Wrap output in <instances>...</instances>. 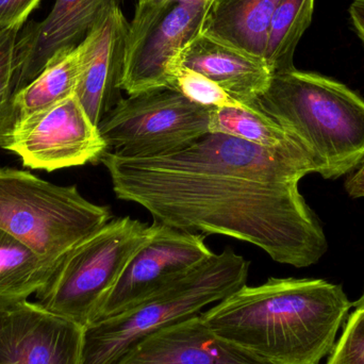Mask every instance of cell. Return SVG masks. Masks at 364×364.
I'll list each match as a JSON object with an SVG mask.
<instances>
[{
  "instance_id": "6da1fadb",
  "label": "cell",
  "mask_w": 364,
  "mask_h": 364,
  "mask_svg": "<svg viewBox=\"0 0 364 364\" xmlns=\"http://www.w3.org/2000/svg\"><path fill=\"white\" fill-rule=\"evenodd\" d=\"M117 198L179 230L252 244L274 261L316 264L327 250L318 218L299 192L316 166L299 143L267 149L207 132L188 146L149 158L105 151Z\"/></svg>"
},
{
  "instance_id": "7a4b0ae2",
  "label": "cell",
  "mask_w": 364,
  "mask_h": 364,
  "mask_svg": "<svg viewBox=\"0 0 364 364\" xmlns=\"http://www.w3.org/2000/svg\"><path fill=\"white\" fill-rule=\"evenodd\" d=\"M353 308L343 288L314 278H269L201 312L220 337L269 364H320Z\"/></svg>"
},
{
  "instance_id": "3957f363",
  "label": "cell",
  "mask_w": 364,
  "mask_h": 364,
  "mask_svg": "<svg viewBox=\"0 0 364 364\" xmlns=\"http://www.w3.org/2000/svg\"><path fill=\"white\" fill-rule=\"evenodd\" d=\"M256 105L301 145L325 179L363 161L364 100L343 83L295 68L274 74Z\"/></svg>"
},
{
  "instance_id": "277c9868",
  "label": "cell",
  "mask_w": 364,
  "mask_h": 364,
  "mask_svg": "<svg viewBox=\"0 0 364 364\" xmlns=\"http://www.w3.org/2000/svg\"><path fill=\"white\" fill-rule=\"evenodd\" d=\"M250 265L226 248L138 305L92 323L83 331L81 364H119L149 336L198 316L245 286Z\"/></svg>"
},
{
  "instance_id": "5b68a950",
  "label": "cell",
  "mask_w": 364,
  "mask_h": 364,
  "mask_svg": "<svg viewBox=\"0 0 364 364\" xmlns=\"http://www.w3.org/2000/svg\"><path fill=\"white\" fill-rule=\"evenodd\" d=\"M111 220L77 186H57L27 171L0 168V229L48 260L60 262Z\"/></svg>"
},
{
  "instance_id": "8992f818",
  "label": "cell",
  "mask_w": 364,
  "mask_h": 364,
  "mask_svg": "<svg viewBox=\"0 0 364 364\" xmlns=\"http://www.w3.org/2000/svg\"><path fill=\"white\" fill-rule=\"evenodd\" d=\"M130 216L111 218L62 258L49 282L36 293L46 311L85 328L98 314L126 265L156 230Z\"/></svg>"
},
{
  "instance_id": "52a82bcc",
  "label": "cell",
  "mask_w": 364,
  "mask_h": 364,
  "mask_svg": "<svg viewBox=\"0 0 364 364\" xmlns=\"http://www.w3.org/2000/svg\"><path fill=\"white\" fill-rule=\"evenodd\" d=\"M212 108L177 90H151L122 98L98 124L107 151L125 158H149L179 151L209 132Z\"/></svg>"
},
{
  "instance_id": "ba28073f",
  "label": "cell",
  "mask_w": 364,
  "mask_h": 364,
  "mask_svg": "<svg viewBox=\"0 0 364 364\" xmlns=\"http://www.w3.org/2000/svg\"><path fill=\"white\" fill-rule=\"evenodd\" d=\"M213 0L168 6L161 1L136 4L126 41L122 91L128 95L170 87L168 68L201 32Z\"/></svg>"
},
{
  "instance_id": "9c48e42d",
  "label": "cell",
  "mask_w": 364,
  "mask_h": 364,
  "mask_svg": "<svg viewBox=\"0 0 364 364\" xmlns=\"http://www.w3.org/2000/svg\"><path fill=\"white\" fill-rule=\"evenodd\" d=\"M4 149L18 156L26 168L53 172L97 164L107 147L74 94L19 119Z\"/></svg>"
},
{
  "instance_id": "30bf717a",
  "label": "cell",
  "mask_w": 364,
  "mask_h": 364,
  "mask_svg": "<svg viewBox=\"0 0 364 364\" xmlns=\"http://www.w3.org/2000/svg\"><path fill=\"white\" fill-rule=\"evenodd\" d=\"M155 223V232L132 257L95 322L138 305L214 254L205 235Z\"/></svg>"
},
{
  "instance_id": "8fae6325",
  "label": "cell",
  "mask_w": 364,
  "mask_h": 364,
  "mask_svg": "<svg viewBox=\"0 0 364 364\" xmlns=\"http://www.w3.org/2000/svg\"><path fill=\"white\" fill-rule=\"evenodd\" d=\"M125 0H55L44 21L30 23L16 43L14 91L27 87L57 53L75 48Z\"/></svg>"
},
{
  "instance_id": "7c38bea8",
  "label": "cell",
  "mask_w": 364,
  "mask_h": 364,
  "mask_svg": "<svg viewBox=\"0 0 364 364\" xmlns=\"http://www.w3.org/2000/svg\"><path fill=\"white\" fill-rule=\"evenodd\" d=\"M83 331L38 303L10 305L0 331V364H81Z\"/></svg>"
},
{
  "instance_id": "4fadbf2b",
  "label": "cell",
  "mask_w": 364,
  "mask_h": 364,
  "mask_svg": "<svg viewBox=\"0 0 364 364\" xmlns=\"http://www.w3.org/2000/svg\"><path fill=\"white\" fill-rule=\"evenodd\" d=\"M129 23L119 6L111 9L80 44V76L75 95L96 126L122 100Z\"/></svg>"
},
{
  "instance_id": "5bb4252c",
  "label": "cell",
  "mask_w": 364,
  "mask_h": 364,
  "mask_svg": "<svg viewBox=\"0 0 364 364\" xmlns=\"http://www.w3.org/2000/svg\"><path fill=\"white\" fill-rule=\"evenodd\" d=\"M119 364H269L214 333L200 314L139 343Z\"/></svg>"
},
{
  "instance_id": "9a60e30c",
  "label": "cell",
  "mask_w": 364,
  "mask_h": 364,
  "mask_svg": "<svg viewBox=\"0 0 364 364\" xmlns=\"http://www.w3.org/2000/svg\"><path fill=\"white\" fill-rule=\"evenodd\" d=\"M173 66H186L200 73L245 106L256 104L273 77L262 58L203 33L195 36L175 57L168 68V75Z\"/></svg>"
},
{
  "instance_id": "2e32d148",
  "label": "cell",
  "mask_w": 364,
  "mask_h": 364,
  "mask_svg": "<svg viewBox=\"0 0 364 364\" xmlns=\"http://www.w3.org/2000/svg\"><path fill=\"white\" fill-rule=\"evenodd\" d=\"M279 0H213L200 33L264 59Z\"/></svg>"
},
{
  "instance_id": "e0dca14e",
  "label": "cell",
  "mask_w": 364,
  "mask_h": 364,
  "mask_svg": "<svg viewBox=\"0 0 364 364\" xmlns=\"http://www.w3.org/2000/svg\"><path fill=\"white\" fill-rule=\"evenodd\" d=\"M58 264L0 229V306L28 301L49 282Z\"/></svg>"
},
{
  "instance_id": "ac0fdd59",
  "label": "cell",
  "mask_w": 364,
  "mask_h": 364,
  "mask_svg": "<svg viewBox=\"0 0 364 364\" xmlns=\"http://www.w3.org/2000/svg\"><path fill=\"white\" fill-rule=\"evenodd\" d=\"M81 64L80 45L57 53L36 79L15 94L14 102L19 119L50 108L74 95L80 76Z\"/></svg>"
},
{
  "instance_id": "d6986e66",
  "label": "cell",
  "mask_w": 364,
  "mask_h": 364,
  "mask_svg": "<svg viewBox=\"0 0 364 364\" xmlns=\"http://www.w3.org/2000/svg\"><path fill=\"white\" fill-rule=\"evenodd\" d=\"M314 11V0H279L272 17L264 60L272 73L293 70L294 53Z\"/></svg>"
},
{
  "instance_id": "ffe728a7",
  "label": "cell",
  "mask_w": 364,
  "mask_h": 364,
  "mask_svg": "<svg viewBox=\"0 0 364 364\" xmlns=\"http://www.w3.org/2000/svg\"><path fill=\"white\" fill-rule=\"evenodd\" d=\"M209 132L226 134L267 149H279L299 143L256 104L212 108Z\"/></svg>"
},
{
  "instance_id": "44dd1931",
  "label": "cell",
  "mask_w": 364,
  "mask_h": 364,
  "mask_svg": "<svg viewBox=\"0 0 364 364\" xmlns=\"http://www.w3.org/2000/svg\"><path fill=\"white\" fill-rule=\"evenodd\" d=\"M21 28L6 29L0 34V149H4L19 119L14 102L16 43Z\"/></svg>"
},
{
  "instance_id": "7402d4cb",
  "label": "cell",
  "mask_w": 364,
  "mask_h": 364,
  "mask_svg": "<svg viewBox=\"0 0 364 364\" xmlns=\"http://www.w3.org/2000/svg\"><path fill=\"white\" fill-rule=\"evenodd\" d=\"M170 78L172 89L181 92L188 100L199 106L205 108L245 106L229 95L218 83L186 66H173Z\"/></svg>"
},
{
  "instance_id": "603a6c76",
  "label": "cell",
  "mask_w": 364,
  "mask_h": 364,
  "mask_svg": "<svg viewBox=\"0 0 364 364\" xmlns=\"http://www.w3.org/2000/svg\"><path fill=\"white\" fill-rule=\"evenodd\" d=\"M326 364H364V311L348 316L341 337L336 341Z\"/></svg>"
},
{
  "instance_id": "cb8c5ba5",
  "label": "cell",
  "mask_w": 364,
  "mask_h": 364,
  "mask_svg": "<svg viewBox=\"0 0 364 364\" xmlns=\"http://www.w3.org/2000/svg\"><path fill=\"white\" fill-rule=\"evenodd\" d=\"M41 0H0V30L21 28Z\"/></svg>"
},
{
  "instance_id": "d4e9b609",
  "label": "cell",
  "mask_w": 364,
  "mask_h": 364,
  "mask_svg": "<svg viewBox=\"0 0 364 364\" xmlns=\"http://www.w3.org/2000/svg\"><path fill=\"white\" fill-rule=\"evenodd\" d=\"M346 190L352 198L364 197V158L346 181Z\"/></svg>"
},
{
  "instance_id": "484cf974",
  "label": "cell",
  "mask_w": 364,
  "mask_h": 364,
  "mask_svg": "<svg viewBox=\"0 0 364 364\" xmlns=\"http://www.w3.org/2000/svg\"><path fill=\"white\" fill-rule=\"evenodd\" d=\"M353 29L364 47V0H354L348 9Z\"/></svg>"
},
{
  "instance_id": "4316f807",
  "label": "cell",
  "mask_w": 364,
  "mask_h": 364,
  "mask_svg": "<svg viewBox=\"0 0 364 364\" xmlns=\"http://www.w3.org/2000/svg\"><path fill=\"white\" fill-rule=\"evenodd\" d=\"M9 306H0V331L4 326V320H6V314H8Z\"/></svg>"
},
{
  "instance_id": "83f0119b",
  "label": "cell",
  "mask_w": 364,
  "mask_h": 364,
  "mask_svg": "<svg viewBox=\"0 0 364 364\" xmlns=\"http://www.w3.org/2000/svg\"><path fill=\"white\" fill-rule=\"evenodd\" d=\"M353 308H354L355 310H363V311H364V289L361 296L359 297L356 301L353 303Z\"/></svg>"
},
{
  "instance_id": "f1b7e54d",
  "label": "cell",
  "mask_w": 364,
  "mask_h": 364,
  "mask_svg": "<svg viewBox=\"0 0 364 364\" xmlns=\"http://www.w3.org/2000/svg\"><path fill=\"white\" fill-rule=\"evenodd\" d=\"M159 1L164 2L168 6H173V4H182V2L194 1V0H159Z\"/></svg>"
},
{
  "instance_id": "f546056e",
  "label": "cell",
  "mask_w": 364,
  "mask_h": 364,
  "mask_svg": "<svg viewBox=\"0 0 364 364\" xmlns=\"http://www.w3.org/2000/svg\"><path fill=\"white\" fill-rule=\"evenodd\" d=\"M159 1V0H136V4H145V2Z\"/></svg>"
},
{
  "instance_id": "4dcf8cb0",
  "label": "cell",
  "mask_w": 364,
  "mask_h": 364,
  "mask_svg": "<svg viewBox=\"0 0 364 364\" xmlns=\"http://www.w3.org/2000/svg\"><path fill=\"white\" fill-rule=\"evenodd\" d=\"M2 31H4V30H0V34L2 33Z\"/></svg>"
}]
</instances>
